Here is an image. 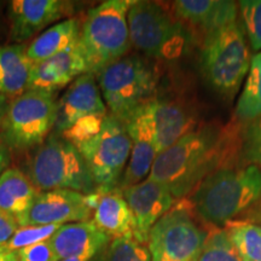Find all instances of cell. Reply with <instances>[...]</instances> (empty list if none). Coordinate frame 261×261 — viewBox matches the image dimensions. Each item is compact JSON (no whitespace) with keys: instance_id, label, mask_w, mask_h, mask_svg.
I'll return each mask as SVG.
<instances>
[{"instance_id":"cell-11","label":"cell","mask_w":261,"mask_h":261,"mask_svg":"<svg viewBox=\"0 0 261 261\" xmlns=\"http://www.w3.org/2000/svg\"><path fill=\"white\" fill-rule=\"evenodd\" d=\"M99 196V192L85 195L71 190L40 191L31 208L17 220L18 225H64L89 221Z\"/></svg>"},{"instance_id":"cell-1","label":"cell","mask_w":261,"mask_h":261,"mask_svg":"<svg viewBox=\"0 0 261 261\" xmlns=\"http://www.w3.org/2000/svg\"><path fill=\"white\" fill-rule=\"evenodd\" d=\"M241 125L203 123L158 155L149 179L166 185L175 201L184 200L212 173L237 167Z\"/></svg>"},{"instance_id":"cell-24","label":"cell","mask_w":261,"mask_h":261,"mask_svg":"<svg viewBox=\"0 0 261 261\" xmlns=\"http://www.w3.org/2000/svg\"><path fill=\"white\" fill-rule=\"evenodd\" d=\"M242 261H261V228L244 220H232L224 226Z\"/></svg>"},{"instance_id":"cell-5","label":"cell","mask_w":261,"mask_h":261,"mask_svg":"<svg viewBox=\"0 0 261 261\" xmlns=\"http://www.w3.org/2000/svg\"><path fill=\"white\" fill-rule=\"evenodd\" d=\"M132 4L133 0H107L87 12L77 42L87 73L97 75L128 55L132 44L127 12Z\"/></svg>"},{"instance_id":"cell-8","label":"cell","mask_w":261,"mask_h":261,"mask_svg":"<svg viewBox=\"0 0 261 261\" xmlns=\"http://www.w3.org/2000/svg\"><path fill=\"white\" fill-rule=\"evenodd\" d=\"M57 94L25 91L10 102L0 126V142L10 150L38 148L54 130Z\"/></svg>"},{"instance_id":"cell-9","label":"cell","mask_w":261,"mask_h":261,"mask_svg":"<svg viewBox=\"0 0 261 261\" xmlns=\"http://www.w3.org/2000/svg\"><path fill=\"white\" fill-rule=\"evenodd\" d=\"M207 233L184 198L152 226L146 247L152 261H198Z\"/></svg>"},{"instance_id":"cell-19","label":"cell","mask_w":261,"mask_h":261,"mask_svg":"<svg viewBox=\"0 0 261 261\" xmlns=\"http://www.w3.org/2000/svg\"><path fill=\"white\" fill-rule=\"evenodd\" d=\"M99 194L92 223L110 238H135V220L122 191L116 188Z\"/></svg>"},{"instance_id":"cell-15","label":"cell","mask_w":261,"mask_h":261,"mask_svg":"<svg viewBox=\"0 0 261 261\" xmlns=\"http://www.w3.org/2000/svg\"><path fill=\"white\" fill-rule=\"evenodd\" d=\"M108 114L96 75L86 73L76 77L57 99L56 122L52 132L62 135L85 116Z\"/></svg>"},{"instance_id":"cell-12","label":"cell","mask_w":261,"mask_h":261,"mask_svg":"<svg viewBox=\"0 0 261 261\" xmlns=\"http://www.w3.org/2000/svg\"><path fill=\"white\" fill-rule=\"evenodd\" d=\"M158 154L177 143L196 128V112L184 98L173 93L158 92L145 104Z\"/></svg>"},{"instance_id":"cell-29","label":"cell","mask_w":261,"mask_h":261,"mask_svg":"<svg viewBox=\"0 0 261 261\" xmlns=\"http://www.w3.org/2000/svg\"><path fill=\"white\" fill-rule=\"evenodd\" d=\"M237 4L249 46L255 52L261 51V0H243Z\"/></svg>"},{"instance_id":"cell-22","label":"cell","mask_w":261,"mask_h":261,"mask_svg":"<svg viewBox=\"0 0 261 261\" xmlns=\"http://www.w3.org/2000/svg\"><path fill=\"white\" fill-rule=\"evenodd\" d=\"M32 64L23 45L0 46V91L6 97L16 98L25 92Z\"/></svg>"},{"instance_id":"cell-3","label":"cell","mask_w":261,"mask_h":261,"mask_svg":"<svg viewBox=\"0 0 261 261\" xmlns=\"http://www.w3.org/2000/svg\"><path fill=\"white\" fill-rule=\"evenodd\" d=\"M108 113L126 123L159 92L160 73L154 60L127 55L96 75Z\"/></svg>"},{"instance_id":"cell-27","label":"cell","mask_w":261,"mask_h":261,"mask_svg":"<svg viewBox=\"0 0 261 261\" xmlns=\"http://www.w3.org/2000/svg\"><path fill=\"white\" fill-rule=\"evenodd\" d=\"M198 261H242L223 227L208 228Z\"/></svg>"},{"instance_id":"cell-36","label":"cell","mask_w":261,"mask_h":261,"mask_svg":"<svg viewBox=\"0 0 261 261\" xmlns=\"http://www.w3.org/2000/svg\"><path fill=\"white\" fill-rule=\"evenodd\" d=\"M11 162V150L0 142V175L9 168Z\"/></svg>"},{"instance_id":"cell-37","label":"cell","mask_w":261,"mask_h":261,"mask_svg":"<svg viewBox=\"0 0 261 261\" xmlns=\"http://www.w3.org/2000/svg\"><path fill=\"white\" fill-rule=\"evenodd\" d=\"M0 261H18L17 253L5 246H0Z\"/></svg>"},{"instance_id":"cell-31","label":"cell","mask_w":261,"mask_h":261,"mask_svg":"<svg viewBox=\"0 0 261 261\" xmlns=\"http://www.w3.org/2000/svg\"><path fill=\"white\" fill-rule=\"evenodd\" d=\"M62 225H33V226H19L6 247L17 253L22 248L33 246L44 241H48L57 232Z\"/></svg>"},{"instance_id":"cell-13","label":"cell","mask_w":261,"mask_h":261,"mask_svg":"<svg viewBox=\"0 0 261 261\" xmlns=\"http://www.w3.org/2000/svg\"><path fill=\"white\" fill-rule=\"evenodd\" d=\"M135 220V240L148 243L151 228L175 204L169 189L161 182L146 178L122 191Z\"/></svg>"},{"instance_id":"cell-34","label":"cell","mask_w":261,"mask_h":261,"mask_svg":"<svg viewBox=\"0 0 261 261\" xmlns=\"http://www.w3.org/2000/svg\"><path fill=\"white\" fill-rule=\"evenodd\" d=\"M18 227L19 225L16 218L0 210V246H5Z\"/></svg>"},{"instance_id":"cell-30","label":"cell","mask_w":261,"mask_h":261,"mask_svg":"<svg viewBox=\"0 0 261 261\" xmlns=\"http://www.w3.org/2000/svg\"><path fill=\"white\" fill-rule=\"evenodd\" d=\"M50 64L65 83L71 84L76 77L87 73V65L79 46L63 51L50 60Z\"/></svg>"},{"instance_id":"cell-39","label":"cell","mask_w":261,"mask_h":261,"mask_svg":"<svg viewBox=\"0 0 261 261\" xmlns=\"http://www.w3.org/2000/svg\"><path fill=\"white\" fill-rule=\"evenodd\" d=\"M61 261H92V259L87 256H74V257H68V259L61 260Z\"/></svg>"},{"instance_id":"cell-4","label":"cell","mask_w":261,"mask_h":261,"mask_svg":"<svg viewBox=\"0 0 261 261\" xmlns=\"http://www.w3.org/2000/svg\"><path fill=\"white\" fill-rule=\"evenodd\" d=\"M202 76L221 97H234L248 75L252 52L240 19L210 33L200 41Z\"/></svg>"},{"instance_id":"cell-26","label":"cell","mask_w":261,"mask_h":261,"mask_svg":"<svg viewBox=\"0 0 261 261\" xmlns=\"http://www.w3.org/2000/svg\"><path fill=\"white\" fill-rule=\"evenodd\" d=\"M247 166L261 167V116L241 125L237 167Z\"/></svg>"},{"instance_id":"cell-23","label":"cell","mask_w":261,"mask_h":261,"mask_svg":"<svg viewBox=\"0 0 261 261\" xmlns=\"http://www.w3.org/2000/svg\"><path fill=\"white\" fill-rule=\"evenodd\" d=\"M259 116H261V51L252 57L247 80L234 109L236 122L241 125H247Z\"/></svg>"},{"instance_id":"cell-2","label":"cell","mask_w":261,"mask_h":261,"mask_svg":"<svg viewBox=\"0 0 261 261\" xmlns=\"http://www.w3.org/2000/svg\"><path fill=\"white\" fill-rule=\"evenodd\" d=\"M261 200V168H221L195 189L189 201L192 211L212 227H224Z\"/></svg>"},{"instance_id":"cell-6","label":"cell","mask_w":261,"mask_h":261,"mask_svg":"<svg viewBox=\"0 0 261 261\" xmlns=\"http://www.w3.org/2000/svg\"><path fill=\"white\" fill-rule=\"evenodd\" d=\"M127 24L132 46L150 60H177L195 44L191 32L159 3L133 0Z\"/></svg>"},{"instance_id":"cell-38","label":"cell","mask_w":261,"mask_h":261,"mask_svg":"<svg viewBox=\"0 0 261 261\" xmlns=\"http://www.w3.org/2000/svg\"><path fill=\"white\" fill-rule=\"evenodd\" d=\"M9 104H10V98L6 97L5 94L0 91V126H2L3 119H4L6 112H8Z\"/></svg>"},{"instance_id":"cell-14","label":"cell","mask_w":261,"mask_h":261,"mask_svg":"<svg viewBox=\"0 0 261 261\" xmlns=\"http://www.w3.org/2000/svg\"><path fill=\"white\" fill-rule=\"evenodd\" d=\"M172 14L201 41L210 33L236 22L238 4L231 0H178L172 5Z\"/></svg>"},{"instance_id":"cell-17","label":"cell","mask_w":261,"mask_h":261,"mask_svg":"<svg viewBox=\"0 0 261 261\" xmlns=\"http://www.w3.org/2000/svg\"><path fill=\"white\" fill-rule=\"evenodd\" d=\"M71 5L60 0H15L10 8L11 39L24 41L69 12Z\"/></svg>"},{"instance_id":"cell-18","label":"cell","mask_w":261,"mask_h":261,"mask_svg":"<svg viewBox=\"0 0 261 261\" xmlns=\"http://www.w3.org/2000/svg\"><path fill=\"white\" fill-rule=\"evenodd\" d=\"M110 240L112 238L102 232L92 220H89L62 225L48 242L58 261L74 256H87L93 260Z\"/></svg>"},{"instance_id":"cell-20","label":"cell","mask_w":261,"mask_h":261,"mask_svg":"<svg viewBox=\"0 0 261 261\" xmlns=\"http://www.w3.org/2000/svg\"><path fill=\"white\" fill-rule=\"evenodd\" d=\"M81 23L79 19L69 18L58 22L41 33L27 47V56L32 63L52 58L61 52L70 50L79 42Z\"/></svg>"},{"instance_id":"cell-25","label":"cell","mask_w":261,"mask_h":261,"mask_svg":"<svg viewBox=\"0 0 261 261\" xmlns=\"http://www.w3.org/2000/svg\"><path fill=\"white\" fill-rule=\"evenodd\" d=\"M92 261H152L148 247L135 238H112Z\"/></svg>"},{"instance_id":"cell-32","label":"cell","mask_w":261,"mask_h":261,"mask_svg":"<svg viewBox=\"0 0 261 261\" xmlns=\"http://www.w3.org/2000/svg\"><path fill=\"white\" fill-rule=\"evenodd\" d=\"M107 115L108 114H98V115L85 116L77 122H75L70 128L64 130L61 136L74 146L87 142L100 132Z\"/></svg>"},{"instance_id":"cell-10","label":"cell","mask_w":261,"mask_h":261,"mask_svg":"<svg viewBox=\"0 0 261 261\" xmlns=\"http://www.w3.org/2000/svg\"><path fill=\"white\" fill-rule=\"evenodd\" d=\"M75 148L83 156L98 192L119 187L132 148L125 123L108 113L100 132Z\"/></svg>"},{"instance_id":"cell-7","label":"cell","mask_w":261,"mask_h":261,"mask_svg":"<svg viewBox=\"0 0 261 261\" xmlns=\"http://www.w3.org/2000/svg\"><path fill=\"white\" fill-rule=\"evenodd\" d=\"M25 174L39 191L71 190L85 195L98 192L83 156L56 132H51L34 149Z\"/></svg>"},{"instance_id":"cell-21","label":"cell","mask_w":261,"mask_h":261,"mask_svg":"<svg viewBox=\"0 0 261 261\" xmlns=\"http://www.w3.org/2000/svg\"><path fill=\"white\" fill-rule=\"evenodd\" d=\"M39 192L23 171L8 168L0 175V210L18 220L31 208Z\"/></svg>"},{"instance_id":"cell-16","label":"cell","mask_w":261,"mask_h":261,"mask_svg":"<svg viewBox=\"0 0 261 261\" xmlns=\"http://www.w3.org/2000/svg\"><path fill=\"white\" fill-rule=\"evenodd\" d=\"M125 126L132 140V148L125 172L117 187L121 191L145 180L159 155L145 106L137 110Z\"/></svg>"},{"instance_id":"cell-33","label":"cell","mask_w":261,"mask_h":261,"mask_svg":"<svg viewBox=\"0 0 261 261\" xmlns=\"http://www.w3.org/2000/svg\"><path fill=\"white\" fill-rule=\"evenodd\" d=\"M18 261H58L48 241L22 248L17 252Z\"/></svg>"},{"instance_id":"cell-28","label":"cell","mask_w":261,"mask_h":261,"mask_svg":"<svg viewBox=\"0 0 261 261\" xmlns=\"http://www.w3.org/2000/svg\"><path fill=\"white\" fill-rule=\"evenodd\" d=\"M48 61L33 63L29 73L27 90L45 94H57L58 91L68 86Z\"/></svg>"},{"instance_id":"cell-35","label":"cell","mask_w":261,"mask_h":261,"mask_svg":"<svg viewBox=\"0 0 261 261\" xmlns=\"http://www.w3.org/2000/svg\"><path fill=\"white\" fill-rule=\"evenodd\" d=\"M238 219L248 221V223H252L261 228V200L257 201L254 205H252V207H250L243 215H241Z\"/></svg>"}]
</instances>
